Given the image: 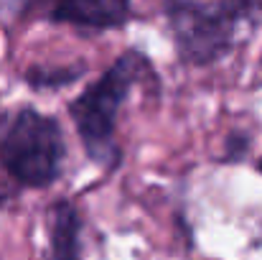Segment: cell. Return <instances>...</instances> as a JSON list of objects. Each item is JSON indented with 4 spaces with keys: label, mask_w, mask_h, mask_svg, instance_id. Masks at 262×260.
Instances as JSON below:
<instances>
[{
    "label": "cell",
    "mask_w": 262,
    "mask_h": 260,
    "mask_svg": "<svg viewBox=\"0 0 262 260\" xmlns=\"http://www.w3.org/2000/svg\"><path fill=\"white\" fill-rule=\"evenodd\" d=\"M138 87L150 89L158 97L163 85L153 59L145 51L130 46L99 74V79L87 85L67 105L87 158L107 173L120 169L122 164V148L117 143V117Z\"/></svg>",
    "instance_id": "obj_1"
},
{
    "label": "cell",
    "mask_w": 262,
    "mask_h": 260,
    "mask_svg": "<svg viewBox=\"0 0 262 260\" xmlns=\"http://www.w3.org/2000/svg\"><path fill=\"white\" fill-rule=\"evenodd\" d=\"M163 15L178 62L206 69L260 26L262 0H163Z\"/></svg>",
    "instance_id": "obj_2"
},
{
    "label": "cell",
    "mask_w": 262,
    "mask_h": 260,
    "mask_svg": "<svg viewBox=\"0 0 262 260\" xmlns=\"http://www.w3.org/2000/svg\"><path fill=\"white\" fill-rule=\"evenodd\" d=\"M67 138L56 115L33 105L0 110V169L23 189H46L64 173Z\"/></svg>",
    "instance_id": "obj_3"
},
{
    "label": "cell",
    "mask_w": 262,
    "mask_h": 260,
    "mask_svg": "<svg viewBox=\"0 0 262 260\" xmlns=\"http://www.w3.org/2000/svg\"><path fill=\"white\" fill-rule=\"evenodd\" d=\"M18 21H46L82 31H120L133 18V0H10Z\"/></svg>",
    "instance_id": "obj_4"
},
{
    "label": "cell",
    "mask_w": 262,
    "mask_h": 260,
    "mask_svg": "<svg viewBox=\"0 0 262 260\" xmlns=\"http://www.w3.org/2000/svg\"><path fill=\"white\" fill-rule=\"evenodd\" d=\"M82 225L77 204L56 199L46 212V260H82Z\"/></svg>",
    "instance_id": "obj_5"
},
{
    "label": "cell",
    "mask_w": 262,
    "mask_h": 260,
    "mask_svg": "<svg viewBox=\"0 0 262 260\" xmlns=\"http://www.w3.org/2000/svg\"><path fill=\"white\" fill-rule=\"evenodd\" d=\"M84 62L74 64H31L23 72V85L33 92H56L69 85H77L87 74Z\"/></svg>",
    "instance_id": "obj_6"
},
{
    "label": "cell",
    "mask_w": 262,
    "mask_h": 260,
    "mask_svg": "<svg viewBox=\"0 0 262 260\" xmlns=\"http://www.w3.org/2000/svg\"><path fill=\"white\" fill-rule=\"evenodd\" d=\"M252 151V135L247 130H232L224 141V153L219 156V164H242Z\"/></svg>",
    "instance_id": "obj_7"
},
{
    "label": "cell",
    "mask_w": 262,
    "mask_h": 260,
    "mask_svg": "<svg viewBox=\"0 0 262 260\" xmlns=\"http://www.w3.org/2000/svg\"><path fill=\"white\" fill-rule=\"evenodd\" d=\"M10 196H13V189H10L8 184H3V181H0V207H5Z\"/></svg>",
    "instance_id": "obj_8"
},
{
    "label": "cell",
    "mask_w": 262,
    "mask_h": 260,
    "mask_svg": "<svg viewBox=\"0 0 262 260\" xmlns=\"http://www.w3.org/2000/svg\"><path fill=\"white\" fill-rule=\"evenodd\" d=\"M255 166H257V171L262 173V156H260V158H257V164H255Z\"/></svg>",
    "instance_id": "obj_9"
}]
</instances>
